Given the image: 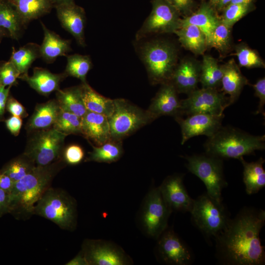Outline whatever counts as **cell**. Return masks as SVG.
Returning a JSON list of instances; mask_svg holds the SVG:
<instances>
[{
  "instance_id": "cell-1",
  "label": "cell",
  "mask_w": 265,
  "mask_h": 265,
  "mask_svg": "<svg viewBox=\"0 0 265 265\" xmlns=\"http://www.w3.org/2000/svg\"><path fill=\"white\" fill-rule=\"evenodd\" d=\"M265 223V211L242 209L215 238L216 257L224 265H263L264 246L260 233Z\"/></svg>"
},
{
  "instance_id": "cell-2",
  "label": "cell",
  "mask_w": 265,
  "mask_h": 265,
  "mask_svg": "<svg viewBox=\"0 0 265 265\" xmlns=\"http://www.w3.org/2000/svg\"><path fill=\"white\" fill-rule=\"evenodd\" d=\"M65 164L61 158L48 165L36 166L15 182L9 194V213L18 219H26L33 215L36 203L51 187L53 178Z\"/></svg>"
},
{
  "instance_id": "cell-3",
  "label": "cell",
  "mask_w": 265,
  "mask_h": 265,
  "mask_svg": "<svg viewBox=\"0 0 265 265\" xmlns=\"http://www.w3.org/2000/svg\"><path fill=\"white\" fill-rule=\"evenodd\" d=\"M206 154L221 159H237L265 148V135H253L230 126H222L205 143Z\"/></svg>"
},
{
  "instance_id": "cell-4",
  "label": "cell",
  "mask_w": 265,
  "mask_h": 265,
  "mask_svg": "<svg viewBox=\"0 0 265 265\" xmlns=\"http://www.w3.org/2000/svg\"><path fill=\"white\" fill-rule=\"evenodd\" d=\"M135 46L150 82L154 85L169 82L178 63L175 46L164 40L145 39L136 41Z\"/></svg>"
},
{
  "instance_id": "cell-5",
  "label": "cell",
  "mask_w": 265,
  "mask_h": 265,
  "mask_svg": "<svg viewBox=\"0 0 265 265\" xmlns=\"http://www.w3.org/2000/svg\"><path fill=\"white\" fill-rule=\"evenodd\" d=\"M33 214L47 219L62 229L72 231L77 223V203L65 191L50 187L36 203Z\"/></svg>"
},
{
  "instance_id": "cell-6",
  "label": "cell",
  "mask_w": 265,
  "mask_h": 265,
  "mask_svg": "<svg viewBox=\"0 0 265 265\" xmlns=\"http://www.w3.org/2000/svg\"><path fill=\"white\" fill-rule=\"evenodd\" d=\"M189 212L193 223L207 237H215L230 219L222 201L216 200L207 192L194 199Z\"/></svg>"
},
{
  "instance_id": "cell-7",
  "label": "cell",
  "mask_w": 265,
  "mask_h": 265,
  "mask_svg": "<svg viewBox=\"0 0 265 265\" xmlns=\"http://www.w3.org/2000/svg\"><path fill=\"white\" fill-rule=\"evenodd\" d=\"M113 100L114 110L108 118L111 139L122 141L154 121L147 110L142 109L123 98Z\"/></svg>"
},
{
  "instance_id": "cell-8",
  "label": "cell",
  "mask_w": 265,
  "mask_h": 265,
  "mask_svg": "<svg viewBox=\"0 0 265 265\" xmlns=\"http://www.w3.org/2000/svg\"><path fill=\"white\" fill-rule=\"evenodd\" d=\"M186 166L204 183L207 193L218 201H222V190L227 186L223 172V159L205 155L184 157Z\"/></svg>"
},
{
  "instance_id": "cell-9",
  "label": "cell",
  "mask_w": 265,
  "mask_h": 265,
  "mask_svg": "<svg viewBox=\"0 0 265 265\" xmlns=\"http://www.w3.org/2000/svg\"><path fill=\"white\" fill-rule=\"evenodd\" d=\"M34 132L24 153L36 166L48 165L62 158L66 135L53 127Z\"/></svg>"
},
{
  "instance_id": "cell-10",
  "label": "cell",
  "mask_w": 265,
  "mask_h": 265,
  "mask_svg": "<svg viewBox=\"0 0 265 265\" xmlns=\"http://www.w3.org/2000/svg\"><path fill=\"white\" fill-rule=\"evenodd\" d=\"M172 212L159 187L152 188L146 195L140 210L139 221L142 230L149 237L158 239L168 227Z\"/></svg>"
},
{
  "instance_id": "cell-11",
  "label": "cell",
  "mask_w": 265,
  "mask_h": 265,
  "mask_svg": "<svg viewBox=\"0 0 265 265\" xmlns=\"http://www.w3.org/2000/svg\"><path fill=\"white\" fill-rule=\"evenodd\" d=\"M151 12L135 34V41L154 34L172 33L181 25L179 12L166 0H152Z\"/></svg>"
},
{
  "instance_id": "cell-12",
  "label": "cell",
  "mask_w": 265,
  "mask_h": 265,
  "mask_svg": "<svg viewBox=\"0 0 265 265\" xmlns=\"http://www.w3.org/2000/svg\"><path fill=\"white\" fill-rule=\"evenodd\" d=\"M229 97L215 88L197 89L181 100V114H223L224 109L230 106Z\"/></svg>"
},
{
  "instance_id": "cell-13",
  "label": "cell",
  "mask_w": 265,
  "mask_h": 265,
  "mask_svg": "<svg viewBox=\"0 0 265 265\" xmlns=\"http://www.w3.org/2000/svg\"><path fill=\"white\" fill-rule=\"evenodd\" d=\"M80 251L88 265H130L132 259L123 248L111 241L86 239Z\"/></svg>"
},
{
  "instance_id": "cell-14",
  "label": "cell",
  "mask_w": 265,
  "mask_h": 265,
  "mask_svg": "<svg viewBox=\"0 0 265 265\" xmlns=\"http://www.w3.org/2000/svg\"><path fill=\"white\" fill-rule=\"evenodd\" d=\"M157 239V254L162 262L172 265L192 263V251L173 229L167 227Z\"/></svg>"
},
{
  "instance_id": "cell-15",
  "label": "cell",
  "mask_w": 265,
  "mask_h": 265,
  "mask_svg": "<svg viewBox=\"0 0 265 265\" xmlns=\"http://www.w3.org/2000/svg\"><path fill=\"white\" fill-rule=\"evenodd\" d=\"M224 114L212 115L209 114H194L175 118L180 126L182 132L181 144L183 145L190 138L200 135L210 137L214 135L222 126Z\"/></svg>"
},
{
  "instance_id": "cell-16",
  "label": "cell",
  "mask_w": 265,
  "mask_h": 265,
  "mask_svg": "<svg viewBox=\"0 0 265 265\" xmlns=\"http://www.w3.org/2000/svg\"><path fill=\"white\" fill-rule=\"evenodd\" d=\"M184 175L167 176L159 186L168 207L173 212H190L194 199L188 195L183 183Z\"/></svg>"
},
{
  "instance_id": "cell-17",
  "label": "cell",
  "mask_w": 265,
  "mask_h": 265,
  "mask_svg": "<svg viewBox=\"0 0 265 265\" xmlns=\"http://www.w3.org/2000/svg\"><path fill=\"white\" fill-rule=\"evenodd\" d=\"M54 8L63 28L75 38L80 46L85 47L86 14L84 9L75 2L58 5Z\"/></svg>"
},
{
  "instance_id": "cell-18",
  "label": "cell",
  "mask_w": 265,
  "mask_h": 265,
  "mask_svg": "<svg viewBox=\"0 0 265 265\" xmlns=\"http://www.w3.org/2000/svg\"><path fill=\"white\" fill-rule=\"evenodd\" d=\"M161 85L147 109L149 115L154 121L163 115L182 116L181 100L175 87L170 82Z\"/></svg>"
},
{
  "instance_id": "cell-19",
  "label": "cell",
  "mask_w": 265,
  "mask_h": 265,
  "mask_svg": "<svg viewBox=\"0 0 265 265\" xmlns=\"http://www.w3.org/2000/svg\"><path fill=\"white\" fill-rule=\"evenodd\" d=\"M201 63L192 59L186 58L177 63L169 82L178 93L187 95L198 89L200 80Z\"/></svg>"
},
{
  "instance_id": "cell-20",
  "label": "cell",
  "mask_w": 265,
  "mask_h": 265,
  "mask_svg": "<svg viewBox=\"0 0 265 265\" xmlns=\"http://www.w3.org/2000/svg\"><path fill=\"white\" fill-rule=\"evenodd\" d=\"M81 134L97 146L111 140L108 118L102 114L87 111L81 117Z\"/></svg>"
},
{
  "instance_id": "cell-21",
  "label": "cell",
  "mask_w": 265,
  "mask_h": 265,
  "mask_svg": "<svg viewBox=\"0 0 265 265\" xmlns=\"http://www.w3.org/2000/svg\"><path fill=\"white\" fill-rule=\"evenodd\" d=\"M66 77L64 72L53 74L46 69L35 67L32 76L25 74L21 75L18 79L26 81L38 93L48 96L53 91L58 90L60 82Z\"/></svg>"
},
{
  "instance_id": "cell-22",
  "label": "cell",
  "mask_w": 265,
  "mask_h": 265,
  "mask_svg": "<svg viewBox=\"0 0 265 265\" xmlns=\"http://www.w3.org/2000/svg\"><path fill=\"white\" fill-rule=\"evenodd\" d=\"M40 23L44 31V39L40 45L41 57L46 62L52 63L59 56H67L72 51L71 40L62 38L49 29L42 21Z\"/></svg>"
},
{
  "instance_id": "cell-23",
  "label": "cell",
  "mask_w": 265,
  "mask_h": 265,
  "mask_svg": "<svg viewBox=\"0 0 265 265\" xmlns=\"http://www.w3.org/2000/svg\"><path fill=\"white\" fill-rule=\"evenodd\" d=\"M223 73L221 81V91L229 95L230 105L238 98L242 88L248 83L234 59L223 65Z\"/></svg>"
},
{
  "instance_id": "cell-24",
  "label": "cell",
  "mask_w": 265,
  "mask_h": 265,
  "mask_svg": "<svg viewBox=\"0 0 265 265\" xmlns=\"http://www.w3.org/2000/svg\"><path fill=\"white\" fill-rule=\"evenodd\" d=\"M59 110L60 107L56 100L37 104L26 124V129L29 132H34L53 127Z\"/></svg>"
},
{
  "instance_id": "cell-25",
  "label": "cell",
  "mask_w": 265,
  "mask_h": 265,
  "mask_svg": "<svg viewBox=\"0 0 265 265\" xmlns=\"http://www.w3.org/2000/svg\"><path fill=\"white\" fill-rule=\"evenodd\" d=\"M26 26L31 21L49 13L53 6L49 0H7Z\"/></svg>"
},
{
  "instance_id": "cell-26",
  "label": "cell",
  "mask_w": 265,
  "mask_h": 265,
  "mask_svg": "<svg viewBox=\"0 0 265 265\" xmlns=\"http://www.w3.org/2000/svg\"><path fill=\"white\" fill-rule=\"evenodd\" d=\"M19 14L7 0H0V27L8 37L19 40L26 28Z\"/></svg>"
},
{
  "instance_id": "cell-27",
  "label": "cell",
  "mask_w": 265,
  "mask_h": 265,
  "mask_svg": "<svg viewBox=\"0 0 265 265\" xmlns=\"http://www.w3.org/2000/svg\"><path fill=\"white\" fill-rule=\"evenodd\" d=\"M174 33L184 48L195 54H203L208 47L205 35L195 25H181Z\"/></svg>"
},
{
  "instance_id": "cell-28",
  "label": "cell",
  "mask_w": 265,
  "mask_h": 265,
  "mask_svg": "<svg viewBox=\"0 0 265 265\" xmlns=\"http://www.w3.org/2000/svg\"><path fill=\"white\" fill-rule=\"evenodd\" d=\"M220 21L212 7L209 4H203L195 12L182 19L181 25L191 24L198 27L205 35L208 44Z\"/></svg>"
},
{
  "instance_id": "cell-29",
  "label": "cell",
  "mask_w": 265,
  "mask_h": 265,
  "mask_svg": "<svg viewBox=\"0 0 265 265\" xmlns=\"http://www.w3.org/2000/svg\"><path fill=\"white\" fill-rule=\"evenodd\" d=\"M239 160L243 167V181L246 193L249 195L257 193L265 186V171L263 167L265 159L260 158L256 161L248 162L241 158Z\"/></svg>"
},
{
  "instance_id": "cell-30",
  "label": "cell",
  "mask_w": 265,
  "mask_h": 265,
  "mask_svg": "<svg viewBox=\"0 0 265 265\" xmlns=\"http://www.w3.org/2000/svg\"><path fill=\"white\" fill-rule=\"evenodd\" d=\"M81 95L87 111L103 114L108 118L114 110V100L101 95L86 82H81Z\"/></svg>"
},
{
  "instance_id": "cell-31",
  "label": "cell",
  "mask_w": 265,
  "mask_h": 265,
  "mask_svg": "<svg viewBox=\"0 0 265 265\" xmlns=\"http://www.w3.org/2000/svg\"><path fill=\"white\" fill-rule=\"evenodd\" d=\"M56 91V100L61 109L81 118L86 113L80 85Z\"/></svg>"
},
{
  "instance_id": "cell-32",
  "label": "cell",
  "mask_w": 265,
  "mask_h": 265,
  "mask_svg": "<svg viewBox=\"0 0 265 265\" xmlns=\"http://www.w3.org/2000/svg\"><path fill=\"white\" fill-rule=\"evenodd\" d=\"M40 57V45L35 43H28L18 50L13 47L9 60L15 66L21 75L27 74L32 63Z\"/></svg>"
},
{
  "instance_id": "cell-33",
  "label": "cell",
  "mask_w": 265,
  "mask_h": 265,
  "mask_svg": "<svg viewBox=\"0 0 265 265\" xmlns=\"http://www.w3.org/2000/svg\"><path fill=\"white\" fill-rule=\"evenodd\" d=\"M122 142L111 139L100 146L92 145V151L85 161L107 163L117 161L124 153Z\"/></svg>"
},
{
  "instance_id": "cell-34",
  "label": "cell",
  "mask_w": 265,
  "mask_h": 265,
  "mask_svg": "<svg viewBox=\"0 0 265 265\" xmlns=\"http://www.w3.org/2000/svg\"><path fill=\"white\" fill-rule=\"evenodd\" d=\"M223 73V65L212 56L205 55L201 63L199 82L203 88L217 89L221 85Z\"/></svg>"
},
{
  "instance_id": "cell-35",
  "label": "cell",
  "mask_w": 265,
  "mask_h": 265,
  "mask_svg": "<svg viewBox=\"0 0 265 265\" xmlns=\"http://www.w3.org/2000/svg\"><path fill=\"white\" fill-rule=\"evenodd\" d=\"M67 65L64 71L67 77L80 79L81 82H86V76L92 68L90 57L87 55L75 53L67 56Z\"/></svg>"
},
{
  "instance_id": "cell-36",
  "label": "cell",
  "mask_w": 265,
  "mask_h": 265,
  "mask_svg": "<svg viewBox=\"0 0 265 265\" xmlns=\"http://www.w3.org/2000/svg\"><path fill=\"white\" fill-rule=\"evenodd\" d=\"M36 166L35 163L24 153L5 164L0 171L15 183L29 173Z\"/></svg>"
},
{
  "instance_id": "cell-37",
  "label": "cell",
  "mask_w": 265,
  "mask_h": 265,
  "mask_svg": "<svg viewBox=\"0 0 265 265\" xmlns=\"http://www.w3.org/2000/svg\"><path fill=\"white\" fill-rule=\"evenodd\" d=\"M81 117L60 108L53 128L66 136L72 134H81Z\"/></svg>"
},
{
  "instance_id": "cell-38",
  "label": "cell",
  "mask_w": 265,
  "mask_h": 265,
  "mask_svg": "<svg viewBox=\"0 0 265 265\" xmlns=\"http://www.w3.org/2000/svg\"><path fill=\"white\" fill-rule=\"evenodd\" d=\"M231 28L220 20L208 42V47L214 48L220 52L226 51L230 46Z\"/></svg>"
},
{
  "instance_id": "cell-39",
  "label": "cell",
  "mask_w": 265,
  "mask_h": 265,
  "mask_svg": "<svg viewBox=\"0 0 265 265\" xmlns=\"http://www.w3.org/2000/svg\"><path fill=\"white\" fill-rule=\"evenodd\" d=\"M236 55L240 66L248 68H265V63L259 54L246 46L238 47Z\"/></svg>"
},
{
  "instance_id": "cell-40",
  "label": "cell",
  "mask_w": 265,
  "mask_h": 265,
  "mask_svg": "<svg viewBox=\"0 0 265 265\" xmlns=\"http://www.w3.org/2000/svg\"><path fill=\"white\" fill-rule=\"evenodd\" d=\"M249 10V4H230L226 8L221 20L232 27L248 13Z\"/></svg>"
},
{
  "instance_id": "cell-41",
  "label": "cell",
  "mask_w": 265,
  "mask_h": 265,
  "mask_svg": "<svg viewBox=\"0 0 265 265\" xmlns=\"http://www.w3.org/2000/svg\"><path fill=\"white\" fill-rule=\"evenodd\" d=\"M20 74L9 60L0 61V84L4 86L16 85Z\"/></svg>"
},
{
  "instance_id": "cell-42",
  "label": "cell",
  "mask_w": 265,
  "mask_h": 265,
  "mask_svg": "<svg viewBox=\"0 0 265 265\" xmlns=\"http://www.w3.org/2000/svg\"><path fill=\"white\" fill-rule=\"evenodd\" d=\"M62 154V158L65 163L71 165L80 164L84 158L83 149L77 144H72L67 146Z\"/></svg>"
},
{
  "instance_id": "cell-43",
  "label": "cell",
  "mask_w": 265,
  "mask_h": 265,
  "mask_svg": "<svg viewBox=\"0 0 265 265\" xmlns=\"http://www.w3.org/2000/svg\"><path fill=\"white\" fill-rule=\"evenodd\" d=\"M255 91V95L259 99V103L256 114H262L265 116V78L259 79L256 83L252 85Z\"/></svg>"
},
{
  "instance_id": "cell-44",
  "label": "cell",
  "mask_w": 265,
  "mask_h": 265,
  "mask_svg": "<svg viewBox=\"0 0 265 265\" xmlns=\"http://www.w3.org/2000/svg\"><path fill=\"white\" fill-rule=\"evenodd\" d=\"M6 109L12 115L25 118L28 114L25 108L15 98L9 95L6 104Z\"/></svg>"
},
{
  "instance_id": "cell-45",
  "label": "cell",
  "mask_w": 265,
  "mask_h": 265,
  "mask_svg": "<svg viewBox=\"0 0 265 265\" xmlns=\"http://www.w3.org/2000/svg\"><path fill=\"white\" fill-rule=\"evenodd\" d=\"M181 14L187 15L192 6V0H166Z\"/></svg>"
},
{
  "instance_id": "cell-46",
  "label": "cell",
  "mask_w": 265,
  "mask_h": 265,
  "mask_svg": "<svg viewBox=\"0 0 265 265\" xmlns=\"http://www.w3.org/2000/svg\"><path fill=\"white\" fill-rule=\"evenodd\" d=\"M6 126L10 132L14 136H17L20 131L22 120L21 117L13 115L5 120Z\"/></svg>"
},
{
  "instance_id": "cell-47",
  "label": "cell",
  "mask_w": 265,
  "mask_h": 265,
  "mask_svg": "<svg viewBox=\"0 0 265 265\" xmlns=\"http://www.w3.org/2000/svg\"><path fill=\"white\" fill-rule=\"evenodd\" d=\"M11 87V86L6 87L0 84V121L4 119L6 104Z\"/></svg>"
},
{
  "instance_id": "cell-48",
  "label": "cell",
  "mask_w": 265,
  "mask_h": 265,
  "mask_svg": "<svg viewBox=\"0 0 265 265\" xmlns=\"http://www.w3.org/2000/svg\"><path fill=\"white\" fill-rule=\"evenodd\" d=\"M10 194L0 189V217L9 212Z\"/></svg>"
},
{
  "instance_id": "cell-49",
  "label": "cell",
  "mask_w": 265,
  "mask_h": 265,
  "mask_svg": "<svg viewBox=\"0 0 265 265\" xmlns=\"http://www.w3.org/2000/svg\"><path fill=\"white\" fill-rule=\"evenodd\" d=\"M14 182L6 175L0 171V189L10 194Z\"/></svg>"
},
{
  "instance_id": "cell-50",
  "label": "cell",
  "mask_w": 265,
  "mask_h": 265,
  "mask_svg": "<svg viewBox=\"0 0 265 265\" xmlns=\"http://www.w3.org/2000/svg\"><path fill=\"white\" fill-rule=\"evenodd\" d=\"M66 265H88L82 252H80L72 259L65 264Z\"/></svg>"
},
{
  "instance_id": "cell-51",
  "label": "cell",
  "mask_w": 265,
  "mask_h": 265,
  "mask_svg": "<svg viewBox=\"0 0 265 265\" xmlns=\"http://www.w3.org/2000/svg\"><path fill=\"white\" fill-rule=\"evenodd\" d=\"M49 0L52 4L53 8L55 6L58 5L74 2V0Z\"/></svg>"
},
{
  "instance_id": "cell-52",
  "label": "cell",
  "mask_w": 265,
  "mask_h": 265,
  "mask_svg": "<svg viewBox=\"0 0 265 265\" xmlns=\"http://www.w3.org/2000/svg\"><path fill=\"white\" fill-rule=\"evenodd\" d=\"M252 0H232L230 4H249Z\"/></svg>"
},
{
  "instance_id": "cell-53",
  "label": "cell",
  "mask_w": 265,
  "mask_h": 265,
  "mask_svg": "<svg viewBox=\"0 0 265 265\" xmlns=\"http://www.w3.org/2000/svg\"><path fill=\"white\" fill-rule=\"evenodd\" d=\"M232 0H219L218 4L219 7H223L229 3H230Z\"/></svg>"
},
{
  "instance_id": "cell-54",
  "label": "cell",
  "mask_w": 265,
  "mask_h": 265,
  "mask_svg": "<svg viewBox=\"0 0 265 265\" xmlns=\"http://www.w3.org/2000/svg\"><path fill=\"white\" fill-rule=\"evenodd\" d=\"M4 37H8L7 33L0 27V43Z\"/></svg>"
},
{
  "instance_id": "cell-55",
  "label": "cell",
  "mask_w": 265,
  "mask_h": 265,
  "mask_svg": "<svg viewBox=\"0 0 265 265\" xmlns=\"http://www.w3.org/2000/svg\"><path fill=\"white\" fill-rule=\"evenodd\" d=\"M219 1V0H212V3L214 4H216V3L218 4Z\"/></svg>"
}]
</instances>
